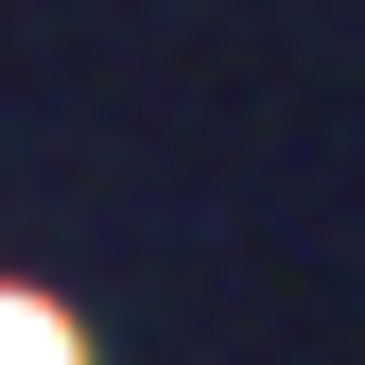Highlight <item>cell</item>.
I'll return each mask as SVG.
<instances>
[{
  "label": "cell",
  "mask_w": 365,
  "mask_h": 365,
  "mask_svg": "<svg viewBox=\"0 0 365 365\" xmlns=\"http://www.w3.org/2000/svg\"><path fill=\"white\" fill-rule=\"evenodd\" d=\"M0 365H87V348H70V313H53V296H0Z\"/></svg>",
  "instance_id": "6da1fadb"
}]
</instances>
